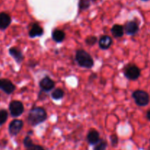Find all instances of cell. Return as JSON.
<instances>
[{"instance_id": "6da1fadb", "label": "cell", "mask_w": 150, "mask_h": 150, "mask_svg": "<svg viewBox=\"0 0 150 150\" xmlns=\"http://www.w3.org/2000/svg\"><path fill=\"white\" fill-rule=\"evenodd\" d=\"M47 119V113L44 108L41 107H34L29 111L27 120L32 126H36L45 121Z\"/></svg>"}, {"instance_id": "7a4b0ae2", "label": "cell", "mask_w": 150, "mask_h": 150, "mask_svg": "<svg viewBox=\"0 0 150 150\" xmlns=\"http://www.w3.org/2000/svg\"><path fill=\"white\" fill-rule=\"evenodd\" d=\"M76 60L79 65L83 68H92L94 65L92 57L84 50L81 49L76 51Z\"/></svg>"}, {"instance_id": "3957f363", "label": "cell", "mask_w": 150, "mask_h": 150, "mask_svg": "<svg viewBox=\"0 0 150 150\" xmlns=\"http://www.w3.org/2000/svg\"><path fill=\"white\" fill-rule=\"evenodd\" d=\"M133 98L135 102L139 106H146L149 103V94L143 90H136L133 92Z\"/></svg>"}, {"instance_id": "277c9868", "label": "cell", "mask_w": 150, "mask_h": 150, "mask_svg": "<svg viewBox=\"0 0 150 150\" xmlns=\"http://www.w3.org/2000/svg\"><path fill=\"white\" fill-rule=\"evenodd\" d=\"M9 110L12 117H18L23 113L24 107L21 101L13 100L9 105Z\"/></svg>"}, {"instance_id": "5b68a950", "label": "cell", "mask_w": 150, "mask_h": 150, "mask_svg": "<svg viewBox=\"0 0 150 150\" xmlns=\"http://www.w3.org/2000/svg\"><path fill=\"white\" fill-rule=\"evenodd\" d=\"M141 75V70L139 67L134 64L129 65L125 70V76L129 80H137Z\"/></svg>"}, {"instance_id": "8992f818", "label": "cell", "mask_w": 150, "mask_h": 150, "mask_svg": "<svg viewBox=\"0 0 150 150\" xmlns=\"http://www.w3.org/2000/svg\"><path fill=\"white\" fill-rule=\"evenodd\" d=\"M23 127V122L22 120H15L9 125V133L12 136H17Z\"/></svg>"}, {"instance_id": "52a82bcc", "label": "cell", "mask_w": 150, "mask_h": 150, "mask_svg": "<svg viewBox=\"0 0 150 150\" xmlns=\"http://www.w3.org/2000/svg\"><path fill=\"white\" fill-rule=\"evenodd\" d=\"M0 89L7 95H10L16 90V86L8 79H0Z\"/></svg>"}, {"instance_id": "ba28073f", "label": "cell", "mask_w": 150, "mask_h": 150, "mask_svg": "<svg viewBox=\"0 0 150 150\" xmlns=\"http://www.w3.org/2000/svg\"><path fill=\"white\" fill-rule=\"evenodd\" d=\"M55 86V83L52 79H50L48 76L44 77L42 80L40 81V87L41 88L44 92H49L53 89Z\"/></svg>"}, {"instance_id": "9c48e42d", "label": "cell", "mask_w": 150, "mask_h": 150, "mask_svg": "<svg viewBox=\"0 0 150 150\" xmlns=\"http://www.w3.org/2000/svg\"><path fill=\"white\" fill-rule=\"evenodd\" d=\"M125 32L126 34L128 35H134L139 32V25L136 22L133 21H130L127 22L125 23V26L124 27Z\"/></svg>"}, {"instance_id": "30bf717a", "label": "cell", "mask_w": 150, "mask_h": 150, "mask_svg": "<svg viewBox=\"0 0 150 150\" xmlns=\"http://www.w3.org/2000/svg\"><path fill=\"white\" fill-rule=\"evenodd\" d=\"M9 54L17 63L20 64L23 60V55L21 51L16 47H12L9 49Z\"/></svg>"}, {"instance_id": "8fae6325", "label": "cell", "mask_w": 150, "mask_h": 150, "mask_svg": "<svg viewBox=\"0 0 150 150\" xmlns=\"http://www.w3.org/2000/svg\"><path fill=\"white\" fill-rule=\"evenodd\" d=\"M11 23V18L7 13H0V29L4 30L7 29Z\"/></svg>"}, {"instance_id": "7c38bea8", "label": "cell", "mask_w": 150, "mask_h": 150, "mask_svg": "<svg viewBox=\"0 0 150 150\" xmlns=\"http://www.w3.org/2000/svg\"><path fill=\"white\" fill-rule=\"evenodd\" d=\"M86 139H87V142H89L91 145H95L96 144H98V142H99L100 140L99 133L95 130H91L88 133Z\"/></svg>"}, {"instance_id": "4fadbf2b", "label": "cell", "mask_w": 150, "mask_h": 150, "mask_svg": "<svg viewBox=\"0 0 150 150\" xmlns=\"http://www.w3.org/2000/svg\"><path fill=\"white\" fill-rule=\"evenodd\" d=\"M112 42L113 40L111 37L108 35H104L99 40V46L103 50L108 49L111 46Z\"/></svg>"}, {"instance_id": "5bb4252c", "label": "cell", "mask_w": 150, "mask_h": 150, "mask_svg": "<svg viewBox=\"0 0 150 150\" xmlns=\"http://www.w3.org/2000/svg\"><path fill=\"white\" fill-rule=\"evenodd\" d=\"M30 38H37V37L42 36L43 34V29L40 25L35 23L31 28L29 32Z\"/></svg>"}, {"instance_id": "9a60e30c", "label": "cell", "mask_w": 150, "mask_h": 150, "mask_svg": "<svg viewBox=\"0 0 150 150\" xmlns=\"http://www.w3.org/2000/svg\"><path fill=\"white\" fill-rule=\"evenodd\" d=\"M111 34L113 35V36L114 38H121L124 35V27H123L122 25L116 24L113 26V27L111 28Z\"/></svg>"}, {"instance_id": "2e32d148", "label": "cell", "mask_w": 150, "mask_h": 150, "mask_svg": "<svg viewBox=\"0 0 150 150\" xmlns=\"http://www.w3.org/2000/svg\"><path fill=\"white\" fill-rule=\"evenodd\" d=\"M52 38L55 42H61L65 38V33L62 30L55 29L52 32Z\"/></svg>"}, {"instance_id": "e0dca14e", "label": "cell", "mask_w": 150, "mask_h": 150, "mask_svg": "<svg viewBox=\"0 0 150 150\" xmlns=\"http://www.w3.org/2000/svg\"><path fill=\"white\" fill-rule=\"evenodd\" d=\"M64 95V91L62 89H57L52 92L51 94V97L54 100H60L62 98Z\"/></svg>"}, {"instance_id": "ac0fdd59", "label": "cell", "mask_w": 150, "mask_h": 150, "mask_svg": "<svg viewBox=\"0 0 150 150\" xmlns=\"http://www.w3.org/2000/svg\"><path fill=\"white\" fill-rule=\"evenodd\" d=\"M108 146V143L105 140L100 139L98 144H96L94 147V150H105Z\"/></svg>"}, {"instance_id": "d6986e66", "label": "cell", "mask_w": 150, "mask_h": 150, "mask_svg": "<svg viewBox=\"0 0 150 150\" xmlns=\"http://www.w3.org/2000/svg\"><path fill=\"white\" fill-rule=\"evenodd\" d=\"M8 118V113L5 109L0 110V126L4 125Z\"/></svg>"}, {"instance_id": "ffe728a7", "label": "cell", "mask_w": 150, "mask_h": 150, "mask_svg": "<svg viewBox=\"0 0 150 150\" xmlns=\"http://www.w3.org/2000/svg\"><path fill=\"white\" fill-rule=\"evenodd\" d=\"M90 6V2L89 0H80L79 1V8L80 10H83L88 9Z\"/></svg>"}, {"instance_id": "44dd1931", "label": "cell", "mask_w": 150, "mask_h": 150, "mask_svg": "<svg viewBox=\"0 0 150 150\" xmlns=\"http://www.w3.org/2000/svg\"><path fill=\"white\" fill-rule=\"evenodd\" d=\"M86 43L88 45H94L97 42H98V39H97L96 37L95 36H89L86 39Z\"/></svg>"}, {"instance_id": "7402d4cb", "label": "cell", "mask_w": 150, "mask_h": 150, "mask_svg": "<svg viewBox=\"0 0 150 150\" xmlns=\"http://www.w3.org/2000/svg\"><path fill=\"white\" fill-rule=\"evenodd\" d=\"M23 144H24L25 147L27 149V148L30 147L31 146H32V145L34 144V143L33 142H32V139H31L29 136H27L25 137L24 140H23Z\"/></svg>"}, {"instance_id": "603a6c76", "label": "cell", "mask_w": 150, "mask_h": 150, "mask_svg": "<svg viewBox=\"0 0 150 150\" xmlns=\"http://www.w3.org/2000/svg\"><path fill=\"white\" fill-rule=\"evenodd\" d=\"M110 139H111V144L113 145L114 146H117V144H118V137H117V135L113 134L110 136Z\"/></svg>"}, {"instance_id": "cb8c5ba5", "label": "cell", "mask_w": 150, "mask_h": 150, "mask_svg": "<svg viewBox=\"0 0 150 150\" xmlns=\"http://www.w3.org/2000/svg\"><path fill=\"white\" fill-rule=\"evenodd\" d=\"M27 150H45L42 146H40V145H36L34 144L32 146H31L30 147L27 148Z\"/></svg>"}, {"instance_id": "d4e9b609", "label": "cell", "mask_w": 150, "mask_h": 150, "mask_svg": "<svg viewBox=\"0 0 150 150\" xmlns=\"http://www.w3.org/2000/svg\"><path fill=\"white\" fill-rule=\"evenodd\" d=\"M146 118L148 119V120L150 121V110L147 111V113H146Z\"/></svg>"}, {"instance_id": "484cf974", "label": "cell", "mask_w": 150, "mask_h": 150, "mask_svg": "<svg viewBox=\"0 0 150 150\" xmlns=\"http://www.w3.org/2000/svg\"><path fill=\"white\" fill-rule=\"evenodd\" d=\"M142 1H148V0H142Z\"/></svg>"}, {"instance_id": "4316f807", "label": "cell", "mask_w": 150, "mask_h": 150, "mask_svg": "<svg viewBox=\"0 0 150 150\" xmlns=\"http://www.w3.org/2000/svg\"><path fill=\"white\" fill-rule=\"evenodd\" d=\"M92 1H96V0H92Z\"/></svg>"}]
</instances>
